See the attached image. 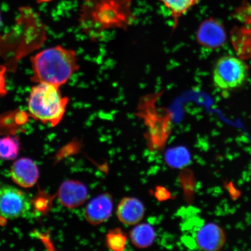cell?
Wrapping results in <instances>:
<instances>
[{"label":"cell","mask_w":251,"mask_h":251,"mask_svg":"<svg viewBox=\"0 0 251 251\" xmlns=\"http://www.w3.org/2000/svg\"><path fill=\"white\" fill-rule=\"evenodd\" d=\"M130 239L135 246L144 249L153 243L155 239V231L149 224H142L136 226L130 232Z\"/></svg>","instance_id":"obj_12"},{"label":"cell","mask_w":251,"mask_h":251,"mask_svg":"<svg viewBox=\"0 0 251 251\" xmlns=\"http://www.w3.org/2000/svg\"><path fill=\"white\" fill-rule=\"evenodd\" d=\"M249 75V66L242 59L224 56L216 62L213 69V83L219 90L231 91L242 86Z\"/></svg>","instance_id":"obj_4"},{"label":"cell","mask_w":251,"mask_h":251,"mask_svg":"<svg viewBox=\"0 0 251 251\" xmlns=\"http://www.w3.org/2000/svg\"><path fill=\"white\" fill-rule=\"evenodd\" d=\"M88 191L80 181L68 180L61 184L58 191L59 202L68 208H75L82 205L86 201Z\"/></svg>","instance_id":"obj_9"},{"label":"cell","mask_w":251,"mask_h":251,"mask_svg":"<svg viewBox=\"0 0 251 251\" xmlns=\"http://www.w3.org/2000/svg\"><path fill=\"white\" fill-rule=\"evenodd\" d=\"M69 101L70 99L62 96L59 87L37 83L31 89L28 109L36 120L55 126L64 118Z\"/></svg>","instance_id":"obj_3"},{"label":"cell","mask_w":251,"mask_h":251,"mask_svg":"<svg viewBox=\"0 0 251 251\" xmlns=\"http://www.w3.org/2000/svg\"><path fill=\"white\" fill-rule=\"evenodd\" d=\"M226 34L223 25L213 19H208L200 25L197 40L201 45L209 49H216L224 45Z\"/></svg>","instance_id":"obj_7"},{"label":"cell","mask_w":251,"mask_h":251,"mask_svg":"<svg viewBox=\"0 0 251 251\" xmlns=\"http://www.w3.org/2000/svg\"><path fill=\"white\" fill-rule=\"evenodd\" d=\"M33 76L36 83H47L60 87L79 70L76 52L55 46L43 50L30 59Z\"/></svg>","instance_id":"obj_2"},{"label":"cell","mask_w":251,"mask_h":251,"mask_svg":"<svg viewBox=\"0 0 251 251\" xmlns=\"http://www.w3.org/2000/svg\"><path fill=\"white\" fill-rule=\"evenodd\" d=\"M1 24H2V19H1V14H0V26H1Z\"/></svg>","instance_id":"obj_19"},{"label":"cell","mask_w":251,"mask_h":251,"mask_svg":"<svg viewBox=\"0 0 251 251\" xmlns=\"http://www.w3.org/2000/svg\"><path fill=\"white\" fill-rule=\"evenodd\" d=\"M6 71L5 66L0 65V97L4 96L7 93L5 82Z\"/></svg>","instance_id":"obj_18"},{"label":"cell","mask_w":251,"mask_h":251,"mask_svg":"<svg viewBox=\"0 0 251 251\" xmlns=\"http://www.w3.org/2000/svg\"><path fill=\"white\" fill-rule=\"evenodd\" d=\"M30 201L27 194L10 186L0 187V216L5 219L22 217L29 211Z\"/></svg>","instance_id":"obj_5"},{"label":"cell","mask_w":251,"mask_h":251,"mask_svg":"<svg viewBox=\"0 0 251 251\" xmlns=\"http://www.w3.org/2000/svg\"><path fill=\"white\" fill-rule=\"evenodd\" d=\"M117 213L122 224L133 226L142 221L145 208L143 203L136 198L125 197L119 202Z\"/></svg>","instance_id":"obj_11"},{"label":"cell","mask_w":251,"mask_h":251,"mask_svg":"<svg viewBox=\"0 0 251 251\" xmlns=\"http://www.w3.org/2000/svg\"><path fill=\"white\" fill-rule=\"evenodd\" d=\"M12 179L22 187L30 188L34 186L39 177L37 166L29 158L17 160L11 169Z\"/></svg>","instance_id":"obj_10"},{"label":"cell","mask_w":251,"mask_h":251,"mask_svg":"<svg viewBox=\"0 0 251 251\" xmlns=\"http://www.w3.org/2000/svg\"><path fill=\"white\" fill-rule=\"evenodd\" d=\"M170 11L174 20V29L177 26L180 18L197 4L199 0H159Z\"/></svg>","instance_id":"obj_13"},{"label":"cell","mask_w":251,"mask_h":251,"mask_svg":"<svg viewBox=\"0 0 251 251\" xmlns=\"http://www.w3.org/2000/svg\"><path fill=\"white\" fill-rule=\"evenodd\" d=\"M20 144L17 137H6L0 139V158L12 160L17 158Z\"/></svg>","instance_id":"obj_15"},{"label":"cell","mask_w":251,"mask_h":251,"mask_svg":"<svg viewBox=\"0 0 251 251\" xmlns=\"http://www.w3.org/2000/svg\"><path fill=\"white\" fill-rule=\"evenodd\" d=\"M113 209L112 198L104 193L90 201L84 211V217L89 224L99 225L105 222L111 217Z\"/></svg>","instance_id":"obj_8"},{"label":"cell","mask_w":251,"mask_h":251,"mask_svg":"<svg viewBox=\"0 0 251 251\" xmlns=\"http://www.w3.org/2000/svg\"><path fill=\"white\" fill-rule=\"evenodd\" d=\"M166 163L172 168H181L189 160V153L183 147L169 150L165 153Z\"/></svg>","instance_id":"obj_16"},{"label":"cell","mask_w":251,"mask_h":251,"mask_svg":"<svg viewBox=\"0 0 251 251\" xmlns=\"http://www.w3.org/2000/svg\"><path fill=\"white\" fill-rule=\"evenodd\" d=\"M193 246L204 251L221 250L226 243V235L216 223L206 222L199 226L192 233Z\"/></svg>","instance_id":"obj_6"},{"label":"cell","mask_w":251,"mask_h":251,"mask_svg":"<svg viewBox=\"0 0 251 251\" xmlns=\"http://www.w3.org/2000/svg\"><path fill=\"white\" fill-rule=\"evenodd\" d=\"M78 20L93 40L106 31L127 30L135 21L132 0H83Z\"/></svg>","instance_id":"obj_1"},{"label":"cell","mask_w":251,"mask_h":251,"mask_svg":"<svg viewBox=\"0 0 251 251\" xmlns=\"http://www.w3.org/2000/svg\"></svg>","instance_id":"obj_20"},{"label":"cell","mask_w":251,"mask_h":251,"mask_svg":"<svg viewBox=\"0 0 251 251\" xmlns=\"http://www.w3.org/2000/svg\"><path fill=\"white\" fill-rule=\"evenodd\" d=\"M249 27H243L235 35L234 44L241 58H251V18H249Z\"/></svg>","instance_id":"obj_14"},{"label":"cell","mask_w":251,"mask_h":251,"mask_svg":"<svg viewBox=\"0 0 251 251\" xmlns=\"http://www.w3.org/2000/svg\"><path fill=\"white\" fill-rule=\"evenodd\" d=\"M106 242L109 249L112 251H124L126 245L127 237L121 228L113 229L106 235Z\"/></svg>","instance_id":"obj_17"}]
</instances>
